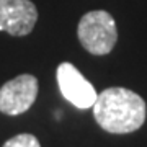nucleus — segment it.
<instances>
[{
    "label": "nucleus",
    "instance_id": "f257e3e1",
    "mask_svg": "<svg viewBox=\"0 0 147 147\" xmlns=\"http://www.w3.org/2000/svg\"><path fill=\"white\" fill-rule=\"evenodd\" d=\"M146 101L132 90L111 87L103 90L93 105V116L101 129L111 134H129L146 121Z\"/></svg>",
    "mask_w": 147,
    "mask_h": 147
},
{
    "label": "nucleus",
    "instance_id": "f03ea898",
    "mask_svg": "<svg viewBox=\"0 0 147 147\" xmlns=\"http://www.w3.org/2000/svg\"><path fill=\"white\" fill-rule=\"evenodd\" d=\"M77 36L85 51L93 56H105L111 53L118 39L115 18L105 10L88 11L80 18Z\"/></svg>",
    "mask_w": 147,
    "mask_h": 147
},
{
    "label": "nucleus",
    "instance_id": "7ed1b4c3",
    "mask_svg": "<svg viewBox=\"0 0 147 147\" xmlns=\"http://www.w3.org/2000/svg\"><path fill=\"white\" fill-rule=\"evenodd\" d=\"M38 79L21 74L8 80L0 88V111L8 116H18L33 106L38 96Z\"/></svg>",
    "mask_w": 147,
    "mask_h": 147
},
{
    "label": "nucleus",
    "instance_id": "20e7f679",
    "mask_svg": "<svg viewBox=\"0 0 147 147\" xmlns=\"http://www.w3.org/2000/svg\"><path fill=\"white\" fill-rule=\"evenodd\" d=\"M56 77H57L59 90L69 103H72L79 110L93 108L98 93L75 65H72L70 62L59 64Z\"/></svg>",
    "mask_w": 147,
    "mask_h": 147
},
{
    "label": "nucleus",
    "instance_id": "39448f33",
    "mask_svg": "<svg viewBox=\"0 0 147 147\" xmlns=\"http://www.w3.org/2000/svg\"><path fill=\"white\" fill-rule=\"evenodd\" d=\"M38 21V10L31 0H0V31L11 36H26Z\"/></svg>",
    "mask_w": 147,
    "mask_h": 147
},
{
    "label": "nucleus",
    "instance_id": "423d86ee",
    "mask_svg": "<svg viewBox=\"0 0 147 147\" xmlns=\"http://www.w3.org/2000/svg\"><path fill=\"white\" fill-rule=\"evenodd\" d=\"M2 147H41V144L33 134H18L10 137Z\"/></svg>",
    "mask_w": 147,
    "mask_h": 147
}]
</instances>
